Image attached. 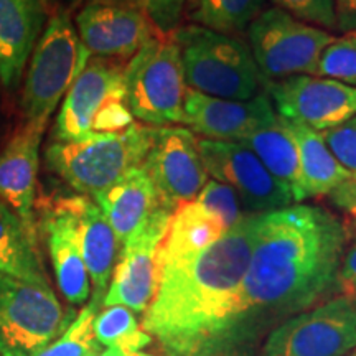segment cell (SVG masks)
Masks as SVG:
<instances>
[{
	"label": "cell",
	"mask_w": 356,
	"mask_h": 356,
	"mask_svg": "<svg viewBox=\"0 0 356 356\" xmlns=\"http://www.w3.org/2000/svg\"><path fill=\"white\" fill-rule=\"evenodd\" d=\"M44 22L43 0H0V81L8 91L20 86Z\"/></svg>",
	"instance_id": "18"
},
{
	"label": "cell",
	"mask_w": 356,
	"mask_h": 356,
	"mask_svg": "<svg viewBox=\"0 0 356 356\" xmlns=\"http://www.w3.org/2000/svg\"><path fill=\"white\" fill-rule=\"evenodd\" d=\"M198 0H185V8H188V12L193 10L195 7H197Z\"/></svg>",
	"instance_id": "38"
},
{
	"label": "cell",
	"mask_w": 356,
	"mask_h": 356,
	"mask_svg": "<svg viewBox=\"0 0 356 356\" xmlns=\"http://www.w3.org/2000/svg\"><path fill=\"white\" fill-rule=\"evenodd\" d=\"M322 134L325 144L346 170L356 172V114L341 126L328 129Z\"/></svg>",
	"instance_id": "33"
},
{
	"label": "cell",
	"mask_w": 356,
	"mask_h": 356,
	"mask_svg": "<svg viewBox=\"0 0 356 356\" xmlns=\"http://www.w3.org/2000/svg\"><path fill=\"white\" fill-rule=\"evenodd\" d=\"M92 328L97 343L108 348L115 346L126 353H136L152 343V337L139 328L134 312L122 305L106 307L96 315Z\"/></svg>",
	"instance_id": "27"
},
{
	"label": "cell",
	"mask_w": 356,
	"mask_h": 356,
	"mask_svg": "<svg viewBox=\"0 0 356 356\" xmlns=\"http://www.w3.org/2000/svg\"><path fill=\"white\" fill-rule=\"evenodd\" d=\"M43 231L61 293L70 304H84L91 286L79 246L76 220L66 198L56 200L47 208L43 216Z\"/></svg>",
	"instance_id": "19"
},
{
	"label": "cell",
	"mask_w": 356,
	"mask_h": 356,
	"mask_svg": "<svg viewBox=\"0 0 356 356\" xmlns=\"http://www.w3.org/2000/svg\"><path fill=\"white\" fill-rule=\"evenodd\" d=\"M173 213L160 204L136 233L122 243L102 305L145 312L159 286V251Z\"/></svg>",
	"instance_id": "11"
},
{
	"label": "cell",
	"mask_w": 356,
	"mask_h": 356,
	"mask_svg": "<svg viewBox=\"0 0 356 356\" xmlns=\"http://www.w3.org/2000/svg\"><path fill=\"white\" fill-rule=\"evenodd\" d=\"M121 2L144 13L160 37H170L180 29L185 0H121Z\"/></svg>",
	"instance_id": "30"
},
{
	"label": "cell",
	"mask_w": 356,
	"mask_h": 356,
	"mask_svg": "<svg viewBox=\"0 0 356 356\" xmlns=\"http://www.w3.org/2000/svg\"><path fill=\"white\" fill-rule=\"evenodd\" d=\"M275 114L317 132L338 127L356 114V88L335 79L299 74L267 81Z\"/></svg>",
	"instance_id": "14"
},
{
	"label": "cell",
	"mask_w": 356,
	"mask_h": 356,
	"mask_svg": "<svg viewBox=\"0 0 356 356\" xmlns=\"http://www.w3.org/2000/svg\"><path fill=\"white\" fill-rule=\"evenodd\" d=\"M256 222L249 213L200 254L160 266L142 328L167 356H241L259 338L241 297Z\"/></svg>",
	"instance_id": "1"
},
{
	"label": "cell",
	"mask_w": 356,
	"mask_h": 356,
	"mask_svg": "<svg viewBox=\"0 0 356 356\" xmlns=\"http://www.w3.org/2000/svg\"><path fill=\"white\" fill-rule=\"evenodd\" d=\"M99 302L91 300L79 312L66 330L50 343L38 356H97L101 345L95 337V318L99 309Z\"/></svg>",
	"instance_id": "28"
},
{
	"label": "cell",
	"mask_w": 356,
	"mask_h": 356,
	"mask_svg": "<svg viewBox=\"0 0 356 356\" xmlns=\"http://www.w3.org/2000/svg\"><path fill=\"white\" fill-rule=\"evenodd\" d=\"M356 348V297L322 302L280 323L259 356H346Z\"/></svg>",
	"instance_id": "10"
},
{
	"label": "cell",
	"mask_w": 356,
	"mask_h": 356,
	"mask_svg": "<svg viewBox=\"0 0 356 356\" xmlns=\"http://www.w3.org/2000/svg\"><path fill=\"white\" fill-rule=\"evenodd\" d=\"M66 2H70V3H78V2H81V0H66Z\"/></svg>",
	"instance_id": "41"
},
{
	"label": "cell",
	"mask_w": 356,
	"mask_h": 356,
	"mask_svg": "<svg viewBox=\"0 0 356 356\" xmlns=\"http://www.w3.org/2000/svg\"><path fill=\"white\" fill-rule=\"evenodd\" d=\"M91 56L68 13H55L29 60L20 102L25 122L47 126Z\"/></svg>",
	"instance_id": "6"
},
{
	"label": "cell",
	"mask_w": 356,
	"mask_h": 356,
	"mask_svg": "<svg viewBox=\"0 0 356 356\" xmlns=\"http://www.w3.org/2000/svg\"><path fill=\"white\" fill-rule=\"evenodd\" d=\"M346 356H356V348H355L353 351H350V353H348V355H346Z\"/></svg>",
	"instance_id": "42"
},
{
	"label": "cell",
	"mask_w": 356,
	"mask_h": 356,
	"mask_svg": "<svg viewBox=\"0 0 356 356\" xmlns=\"http://www.w3.org/2000/svg\"><path fill=\"white\" fill-rule=\"evenodd\" d=\"M74 26L92 56L119 61L131 60L149 40L160 37L144 13L121 0H89Z\"/></svg>",
	"instance_id": "15"
},
{
	"label": "cell",
	"mask_w": 356,
	"mask_h": 356,
	"mask_svg": "<svg viewBox=\"0 0 356 356\" xmlns=\"http://www.w3.org/2000/svg\"><path fill=\"white\" fill-rule=\"evenodd\" d=\"M95 202L121 244L160 207L157 190L144 165L127 172L121 180L96 195Z\"/></svg>",
	"instance_id": "21"
},
{
	"label": "cell",
	"mask_w": 356,
	"mask_h": 356,
	"mask_svg": "<svg viewBox=\"0 0 356 356\" xmlns=\"http://www.w3.org/2000/svg\"><path fill=\"white\" fill-rule=\"evenodd\" d=\"M198 149L208 175L233 188L251 215L277 211L293 203L287 186L275 180L261 160L244 145L198 139Z\"/></svg>",
	"instance_id": "13"
},
{
	"label": "cell",
	"mask_w": 356,
	"mask_h": 356,
	"mask_svg": "<svg viewBox=\"0 0 356 356\" xmlns=\"http://www.w3.org/2000/svg\"><path fill=\"white\" fill-rule=\"evenodd\" d=\"M279 119L297 145L304 200L328 195L350 177L351 172L346 170L335 159V155L325 144L322 134L304 124L287 121L280 115Z\"/></svg>",
	"instance_id": "23"
},
{
	"label": "cell",
	"mask_w": 356,
	"mask_h": 356,
	"mask_svg": "<svg viewBox=\"0 0 356 356\" xmlns=\"http://www.w3.org/2000/svg\"><path fill=\"white\" fill-rule=\"evenodd\" d=\"M337 30L343 33L356 32V0H335Z\"/></svg>",
	"instance_id": "36"
},
{
	"label": "cell",
	"mask_w": 356,
	"mask_h": 356,
	"mask_svg": "<svg viewBox=\"0 0 356 356\" xmlns=\"http://www.w3.org/2000/svg\"><path fill=\"white\" fill-rule=\"evenodd\" d=\"M188 89L173 35L149 40L124 68L126 104L132 118L144 126H185Z\"/></svg>",
	"instance_id": "5"
},
{
	"label": "cell",
	"mask_w": 356,
	"mask_h": 356,
	"mask_svg": "<svg viewBox=\"0 0 356 356\" xmlns=\"http://www.w3.org/2000/svg\"><path fill=\"white\" fill-rule=\"evenodd\" d=\"M277 122V114L264 92L252 99L234 101L202 95L188 89L185 97V126L202 139L241 142Z\"/></svg>",
	"instance_id": "16"
},
{
	"label": "cell",
	"mask_w": 356,
	"mask_h": 356,
	"mask_svg": "<svg viewBox=\"0 0 356 356\" xmlns=\"http://www.w3.org/2000/svg\"><path fill=\"white\" fill-rule=\"evenodd\" d=\"M338 292L356 297V241L346 248L340 270H338Z\"/></svg>",
	"instance_id": "35"
},
{
	"label": "cell",
	"mask_w": 356,
	"mask_h": 356,
	"mask_svg": "<svg viewBox=\"0 0 356 356\" xmlns=\"http://www.w3.org/2000/svg\"><path fill=\"white\" fill-rule=\"evenodd\" d=\"M51 286L0 274V356H38L71 325Z\"/></svg>",
	"instance_id": "8"
},
{
	"label": "cell",
	"mask_w": 356,
	"mask_h": 356,
	"mask_svg": "<svg viewBox=\"0 0 356 356\" xmlns=\"http://www.w3.org/2000/svg\"><path fill=\"white\" fill-rule=\"evenodd\" d=\"M246 32L266 83L299 74L315 76L320 56L335 38L327 30L307 25L277 7L266 8Z\"/></svg>",
	"instance_id": "9"
},
{
	"label": "cell",
	"mask_w": 356,
	"mask_h": 356,
	"mask_svg": "<svg viewBox=\"0 0 356 356\" xmlns=\"http://www.w3.org/2000/svg\"><path fill=\"white\" fill-rule=\"evenodd\" d=\"M47 126L25 122L0 152V200L8 204L26 228L37 233L35 200L40 145Z\"/></svg>",
	"instance_id": "17"
},
{
	"label": "cell",
	"mask_w": 356,
	"mask_h": 356,
	"mask_svg": "<svg viewBox=\"0 0 356 356\" xmlns=\"http://www.w3.org/2000/svg\"><path fill=\"white\" fill-rule=\"evenodd\" d=\"M0 274L50 287L38 251L37 233L0 200Z\"/></svg>",
	"instance_id": "24"
},
{
	"label": "cell",
	"mask_w": 356,
	"mask_h": 356,
	"mask_svg": "<svg viewBox=\"0 0 356 356\" xmlns=\"http://www.w3.org/2000/svg\"><path fill=\"white\" fill-rule=\"evenodd\" d=\"M355 33H356V32H355Z\"/></svg>",
	"instance_id": "43"
},
{
	"label": "cell",
	"mask_w": 356,
	"mask_h": 356,
	"mask_svg": "<svg viewBox=\"0 0 356 356\" xmlns=\"http://www.w3.org/2000/svg\"><path fill=\"white\" fill-rule=\"evenodd\" d=\"M350 231L317 204H291L257 215L241 297L261 337L270 325L332 299Z\"/></svg>",
	"instance_id": "2"
},
{
	"label": "cell",
	"mask_w": 356,
	"mask_h": 356,
	"mask_svg": "<svg viewBox=\"0 0 356 356\" xmlns=\"http://www.w3.org/2000/svg\"><path fill=\"white\" fill-rule=\"evenodd\" d=\"M264 10L266 0H198L190 19L211 32L238 37Z\"/></svg>",
	"instance_id": "26"
},
{
	"label": "cell",
	"mask_w": 356,
	"mask_h": 356,
	"mask_svg": "<svg viewBox=\"0 0 356 356\" xmlns=\"http://www.w3.org/2000/svg\"><path fill=\"white\" fill-rule=\"evenodd\" d=\"M195 200H198L208 210L215 213L228 229L233 228L236 222H239L246 216L241 210V202H239L234 190L216 180H208Z\"/></svg>",
	"instance_id": "31"
},
{
	"label": "cell",
	"mask_w": 356,
	"mask_h": 356,
	"mask_svg": "<svg viewBox=\"0 0 356 356\" xmlns=\"http://www.w3.org/2000/svg\"><path fill=\"white\" fill-rule=\"evenodd\" d=\"M327 197L338 210L348 213L351 218L356 216V172L350 173V177L335 190H332Z\"/></svg>",
	"instance_id": "34"
},
{
	"label": "cell",
	"mask_w": 356,
	"mask_h": 356,
	"mask_svg": "<svg viewBox=\"0 0 356 356\" xmlns=\"http://www.w3.org/2000/svg\"><path fill=\"white\" fill-rule=\"evenodd\" d=\"M159 202L168 211L193 202L210 180L198 149V137L186 127H154L144 162Z\"/></svg>",
	"instance_id": "12"
},
{
	"label": "cell",
	"mask_w": 356,
	"mask_h": 356,
	"mask_svg": "<svg viewBox=\"0 0 356 356\" xmlns=\"http://www.w3.org/2000/svg\"><path fill=\"white\" fill-rule=\"evenodd\" d=\"M152 137L154 127L134 122L122 132L51 139L44 150V162L78 195L95 198L132 168L144 165Z\"/></svg>",
	"instance_id": "3"
},
{
	"label": "cell",
	"mask_w": 356,
	"mask_h": 356,
	"mask_svg": "<svg viewBox=\"0 0 356 356\" xmlns=\"http://www.w3.org/2000/svg\"><path fill=\"white\" fill-rule=\"evenodd\" d=\"M238 144L251 150L261 160L262 165L273 173L275 180L287 186L292 193L293 202L304 200L299 152H297L296 142L279 119V115L277 122L273 126L251 134Z\"/></svg>",
	"instance_id": "25"
},
{
	"label": "cell",
	"mask_w": 356,
	"mask_h": 356,
	"mask_svg": "<svg viewBox=\"0 0 356 356\" xmlns=\"http://www.w3.org/2000/svg\"><path fill=\"white\" fill-rule=\"evenodd\" d=\"M124 68L126 65L113 58H89L61 101L53 139L71 140L131 127L136 119L126 104Z\"/></svg>",
	"instance_id": "7"
},
{
	"label": "cell",
	"mask_w": 356,
	"mask_h": 356,
	"mask_svg": "<svg viewBox=\"0 0 356 356\" xmlns=\"http://www.w3.org/2000/svg\"><path fill=\"white\" fill-rule=\"evenodd\" d=\"M277 8L307 25L337 30L335 0H273Z\"/></svg>",
	"instance_id": "32"
},
{
	"label": "cell",
	"mask_w": 356,
	"mask_h": 356,
	"mask_svg": "<svg viewBox=\"0 0 356 356\" xmlns=\"http://www.w3.org/2000/svg\"><path fill=\"white\" fill-rule=\"evenodd\" d=\"M173 38L180 48L186 86L221 99L246 101L266 86L248 43L195 24L180 26Z\"/></svg>",
	"instance_id": "4"
},
{
	"label": "cell",
	"mask_w": 356,
	"mask_h": 356,
	"mask_svg": "<svg viewBox=\"0 0 356 356\" xmlns=\"http://www.w3.org/2000/svg\"><path fill=\"white\" fill-rule=\"evenodd\" d=\"M66 203L76 220L83 261L95 286L92 300L102 305L106 289L109 287L118 262L121 243L96 202L84 195H73L66 197Z\"/></svg>",
	"instance_id": "20"
},
{
	"label": "cell",
	"mask_w": 356,
	"mask_h": 356,
	"mask_svg": "<svg viewBox=\"0 0 356 356\" xmlns=\"http://www.w3.org/2000/svg\"><path fill=\"white\" fill-rule=\"evenodd\" d=\"M228 231L220 218L198 200L178 207L160 244V266L180 262L200 254Z\"/></svg>",
	"instance_id": "22"
},
{
	"label": "cell",
	"mask_w": 356,
	"mask_h": 356,
	"mask_svg": "<svg viewBox=\"0 0 356 356\" xmlns=\"http://www.w3.org/2000/svg\"><path fill=\"white\" fill-rule=\"evenodd\" d=\"M315 76L335 79L356 88V33L333 38L320 56Z\"/></svg>",
	"instance_id": "29"
},
{
	"label": "cell",
	"mask_w": 356,
	"mask_h": 356,
	"mask_svg": "<svg viewBox=\"0 0 356 356\" xmlns=\"http://www.w3.org/2000/svg\"><path fill=\"white\" fill-rule=\"evenodd\" d=\"M348 231H351V234L355 236V241H356V216L351 218V225H350Z\"/></svg>",
	"instance_id": "39"
},
{
	"label": "cell",
	"mask_w": 356,
	"mask_h": 356,
	"mask_svg": "<svg viewBox=\"0 0 356 356\" xmlns=\"http://www.w3.org/2000/svg\"><path fill=\"white\" fill-rule=\"evenodd\" d=\"M129 353H126V351H122L121 348H115V346H111V348H108L106 351H102V353H99L97 356H127Z\"/></svg>",
	"instance_id": "37"
},
{
	"label": "cell",
	"mask_w": 356,
	"mask_h": 356,
	"mask_svg": "<svg viewBox=\"0 0 356 356\" xmlns=\"http://www.w3.org/2000/svg\"><path fill=\"white\" fill-rule=\"evenodd\" d=\"M127 356H152V355H145V353H139V351H136V353H129Z\"/></svg>",
	"instance_id": "40"
}]
</instances>
